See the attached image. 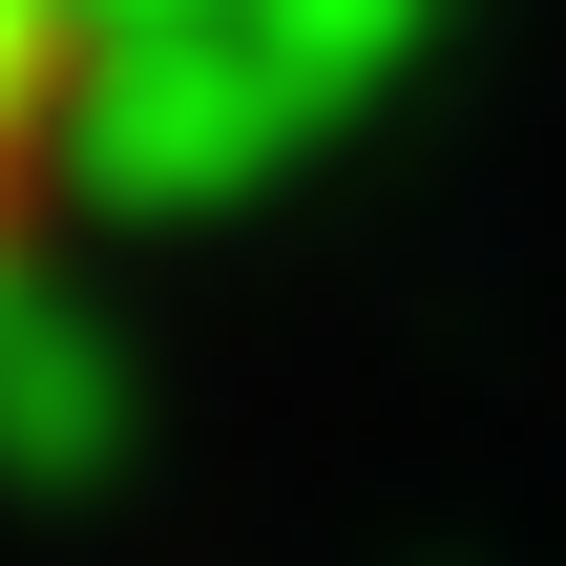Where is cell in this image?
Returning a JSON list of instances; mask_svg holds the SVG:
<instances>
[{
    "mask_svg": "<svg viewBox=\"0 0 566 566\" xmlns=\"http://www.w3.org/2000/svg\"><path fill=\"white\" fill-rule=\"evenodd\" d=\"M63 168H84V0H0V273L42 252Z\"/></svg>",
    "mask_w": 566,
    "mask_h": 566,
    "instance_id": "1",
    "label": "cell"
}]
</instances>
